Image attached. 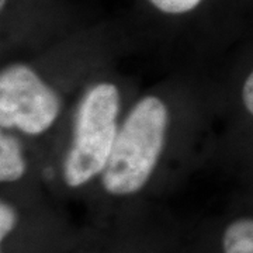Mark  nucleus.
<instances>
[{"label": "nucleus", "mask_w": 253, "mask_h": 253, "mask_svg": "<svg viewBox=\"0 0 253 253\" xmlns=\"http://www.w3.org/2000/svg\"><path fill=\"white\" fill-rule=\"evenodd\" d=\"M224 253H253V218H239L222 235Z\"/></svg>", "instance_id": "nucleus-5"}, {"label": "nucleus", "mask_w": 253, "mask_h": 253, "mask_svg": "<svg viewBox=\"0 0 253 253\" xmlns=\"http://www.w3.org/2000/svg\"><path fill=\"white\" fill-rule=\"evenodd\" d=\"M149 3L168 14H184L196 9L201 0H149Z\"/></svg>", "instance_id": "nucleus-6"}, {"label": "nucleus", "mask_w": 253, "mask_h": 253, "mask_svg": "<svg viewBox=\"0 0 253 253\" xmlns=\"http://www.w3.org/2000/svg\"><path fill=\"white\" fill-rule=\"evenodd\" d=\"M61 99L36 71L13 63L0 73V126L40 135L54 126Z\"/></svg>", "instance_id": "nucleus-3"}, {"label": "nucleus", "mask_w": 253, "mask_h": 253, "mask_svg": "<svg viewBox=\"0 0 253 253\" xmlns=\"http://www.w3.org/2000/svg\"><path fill=\"white\" fill-rule=\"evenodd\" d=\"M120 91L113 83L90 87L76 111L73 141L63 162V180L81 187L101 174L118 134Z\"/></svg>", "instance_id": "nucleus-2"}, {"label": "nucleus", "mask_w": 253, "mask_h": 253, "mask_svg": "<svg viewBox=\"0 0 253 253\" xmlns=\"http://www.w3.org/2000/svg\"><path fill=\"white\" fill-rule=\"evenodd\" d=\"M242 101L248 113L253 116V71L246 78L242 87Z\"/></svg>", "instance_id": "nucleus-8"}, {"label": "nucleus", "mask_w": 253, "mask_h": 253, "mask_svg": "<svg viewBox=\"0 0 253 253\" xmlns=\"http://www.w3.org/2000/svg\"><path fill=\"white\" fill-rule=\"evenodd\" d=\"M27 169L21 145L16 136L7 132L0 135V181L13 183L20 180Z\"/></svg>", "instance_id": "nucleus-4"}, {"label": "nucleus", "mask_w": 253, "mask_h": 253, "mask_svg": "<svg viewBox=\"0 0 253 253\" xmlns=\"http://www.w3.org/2000/svg\"><path fill=\"white\" fill-rule=\"evenodd\" d=\"M4 4H6V0H0V7H1V9L4 7Z\"/></svg>", "instance_id": "nucleus-9"}, {"label": "nucleus", "mask_w": 253, "mask_h": 253, "mask_svg": "<svg viewBox=\"0 0 253 253\" xmlns=\"http://www.w3.org/2000/svg\"><path fill=\"white\" fill-rule=\"evenodd\" d=\"M169 126L168 106L156 96L141 99L118 129L101 173V184L113 196L135 194L151 179L165 148Z\"/></svg>", "instance_id": "nucleus-1"}, {"label": "nucleus", "mask_w": 253, "mask_h": 253, "mask_svg": "<svg viewBox=\"0 0 253 253\" xmlns=\"http://www.w3.org/2000/svg\"><path fill=\"white\" fill-rule=\"evenodd\" d=\"M17 225V212L9 203H0V239L4 241Z\"/></svg>", "instance_id": "nucleus-7"}]
</instances>
